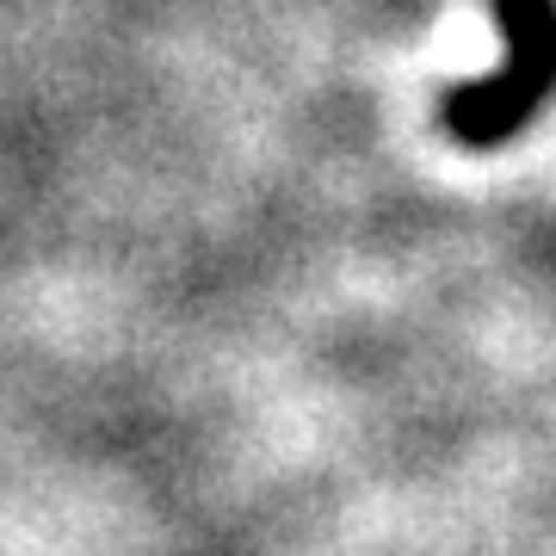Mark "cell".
<instances>
[{
    "instance_id": "6da1fadb",
    "label": "cell",
    "mask_w": 556,
    "mask_h": 556,
    "mask_svg": "<svg viewBox=\"0 0 556 556\" xmlns=\"http://www.w3.org/2000/svg\"><path fill=\"white\" fill-rule=\"evenodd\" d=\"M489 13L501 31V62L482 80L445 87L439 100V130L470 155L507 149L556 100V0H489Z\"/></svg>"
}]
</instances>
